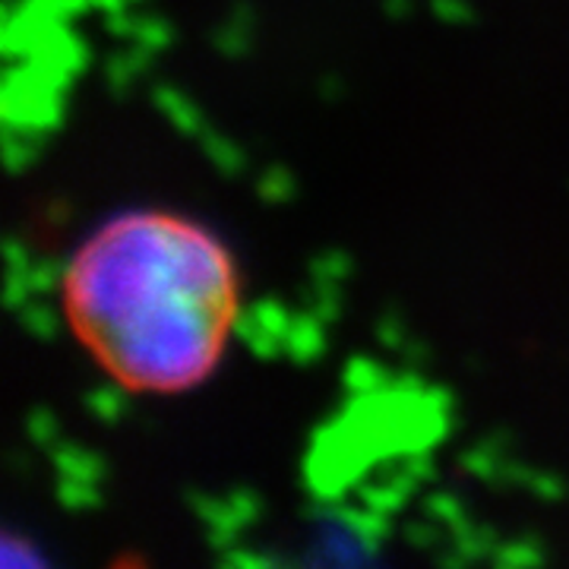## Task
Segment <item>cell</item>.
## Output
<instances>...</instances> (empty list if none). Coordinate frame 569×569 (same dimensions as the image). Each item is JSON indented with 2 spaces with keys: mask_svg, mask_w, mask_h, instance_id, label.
<instances>
[{
  "mask_svg": "<svg viewBox=\"0 0 569 569\" xmlns=\"http://www.w3.org/2000/svg\"><path fill=\"white\" fill-rule=\"evenodd\" d=\"M291 193V181H288V174H284L282 168H276V171H269L263 178V197L266 200H284Z\"/></svg>",
  "mask_w": 569,
  "mask_h": 569,
  "instance_id": "cell-9",
  "label": "cell"
},
{
  "mask_svg": "<svg viewBox=\"0 0 569 569\" xmlns=\"http://www.w3.org/2000/svg\"><path fill=\"white\" fill-rule=\"evenodd\" d=\"M58 466L63 468L67 478H80V481H96V475H99V459L82 447L58 449Z\"/></svg>",
  "mask_w": 569,
  "mask_h": 569,
  "instance_id": "cell-3",
  "label": "cell"
},
{
  "mask_svg": "<svg viewBox=\"0 0 569 569\" xmlns=\"http://www.w3.org/2000/svg\"><path fill=\"white\" fill-rule=\"evenodd\" d=\"M159 104H162V111L171 118V121L178 123L181 130H197L200 127V114L193 111V104L183 99L178 89H159Z\"/></svg>",
  "mask_w": 569,
  "mask_h": 569,
  "instance_id": "cell-4",
  "label": "cell"
},
{
  "mask_svg": "<svg viewBox=\"0 0 569 569\" xmlns=\"http://www.w3.org/2000/svg\"><path fill=\"white\" fill-rule=\"evenodd\" d=\"M234 266L193 222L133 212L104 224L63 276L73 332L123 389L174 392L219 365Z\"/></svg>",
  "mask_w": 569,
  "mask_h": 569,
  "instance_id": "cell-1",
  "label": "cell"
},
{
  "mask_svg": "<svg viewBox=\"0 0 569 569\" xmlns=\"http://www.w3.org/2000/svg\"><path fill=\"white\" fill-rule=\"evenodd\" d=\"M89 406L96 408L104 421H114L118 408L123 406V396L121 392H111V389H96V392L89 396Z\"/></svg>",
  "mask_w": 569,
  "mask_h": 569,
  "instance_id": "cell-6",
  "label": "cell"
},
{
  "mask_svg": "<svg viewBox=\"0 0 569 569\" xmlns=\"http://www.w3.org/2000/svg\"><path fill=\"white\" fill-rule=\"evenodd\" d=\"M284 351L295 361H313L323 351V320L320 317H298L284 332Z\"/></svg>",
  "mask_w": 569,
  "mask_h": 569,
  "instance_id": "cell-2",
  "label": "cell"
},
{
  "mask_svg": "<svg viewBox=\"0 0 569 569\" xmlns=\"http://www.w3.org/2000/svg\"><path fill=\"white\" fill-rule=\"evenodd\" d=\"M22 323L29 326V329L41 326V339H48V336L54 332V320H51V310H48L44 305H26V307H22Z\"/></svg>",
  "mask_w": 569,
  "mask_h": 569,
  "instance_id": "cell-8",
  "label": "cell"
},
{
  "mask_svg": "<svg viewBox=\"0 0 569 569\" xmlns=\"http://www.w3.org/2000/svg\"><path fill=\"white\" fill-rule=\"evenodd\" d=\"M497 560H507V563H531V560H541V550L535 548L531 541H512L507 548H497Z\"/></svg>",
  "mask_w": 569,
  "mask_h": 569,
  "instance_id": "cell-7",
  "label": "cell"
},
{
  "mask_svg": "<svg viewBox=\"0 0 569 569\" xmlns=\"http://www.w3.org/2000/svg\"><path fill=\"white\" fill-rule=\"evenodd\" d=\"M206 149L212 152L216 164H222L224 171H238V168H241V152H238V149H234L228 140L209 137V140H206Z\"/></svg>",
  "mask_w": 569,
  "mask_h": 569,
  "instance_id": "cell-5",
  "label": "cell"
}]
</instances>
